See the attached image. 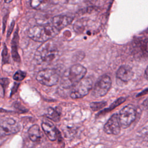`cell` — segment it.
Masks as SVG:
<instances>
[{
    "instance_id": "cell-22",
    "label": "cell",
    "mask_w": 148,
    "mask_h": 148,
    "mask_svg": "<svg viewBox=\"0 0 148 148\" xmlns=\"http://www.w3.org/2000/svg\"><path fill=\"white\" fill-rule=\"evenodd\" d=\"M143 105L145 109L148 110V98H147L143 102Z\"/></svg>"
},
{
    "instance_id": "cell-3",
    "label": "cell",
    "mask_w": 148,
    "mask_h": 148,
    "mask_svg": "<svg viewBox=\"0 0 148 148\" xmlns=\"http://www.w3.org/2000/svg\"><path fill=\"white\" fill-rule=\"evenodd\" d=\"M59 31L53 25H37L30 27L28 30V36L38 42H46L55 37Z\"/></svg>"
},
{
    "instance_id": "cell-13",
    "label": "cell",
    "mask_w": 148,
    "mask_h": 148,
    "mask_svg": "<svg viewBox=\"0 0 148 148\" xmlns=\"http://www.w3.org/2000/svg\"><path fill=\"white\" fill-rule=\"evenodd\" d=\"M42 128L50 140H55L57 138V132L55 127L49 122H43L42 123Z\"/></svg>"
},
{
    "instance_id": "cell-19",
    "label": "cell",
    "mask_w": 148,
    "mask_h": 148,
    "mask_svg": "<svg viewBox=\"0 0 148 148\" xmlns=\"http://www.w3.org/2000/svg\"><path fill=\"white\" fill-rule=\"evenodd\" d=\"M26 76L25 72L22 71H17L13 75V79L16 81H21Z\"/></svg>"
},
{
    "instance_id": "cell-11",
    "label": "cell",
    "mask_w": 148,
    "mask_h": 148,
    "mask_svg": "<svg viewBox=\"0 0 148 148\" xmlns=\"http://www.w3.org/2000/svg\"><path fill=\"white\" fill-rule=\"evenodd\" d=\"M134 76L131 68L127 65L121 66L116 72V77L123 82H127L130 80Z\"/></svg>"
},
{
    "instance_id": "cell-14",
    "label": "cell",
    "mask_w": 148,
    "mask_h": 148,
    "mask_svg": "<svg viewBox=\"0 0 148 148\" xmlns=\"http://www.w3.org/2000/svg\"><path fill=\"white\" fill-rule=\"evenodd\" d=\"M28 134L30 139L32 141L35 142H39L42 137V133L40 131V129L39 127L36 124L33 125L29 128Z\"/></svg>"
},
{
    "instance_id": "cell-8",
    "label": "cell",
    "mask_w": 148,
    "mask_h": 148,
    "mask_svg": "<svg viewBox=\"0 0 148 148\" xmlns=\"http://www.w3.org/2000/svg\"><path fill=\"white\" fill-rule=\"evenodd\" d=\"M20 129L19 123L12 118H4L1 121V134L5 135L14 134L18 132Z\"/></svg>"
},
{
    "instance_id": "cell-4",
    "label": "cell",
    "mask_w": 148,
    "mask_h": 148,
    "mask_svg": "<svg viewBox=\"0 0 148 148\" xmlns=\"http://www.w3.org/2000/svg\"><path fill=\"white\" fill-rule=\"evenodd\" d=\"M36 79L38 82L43 85L53 86L59 81V75L55 69L46 68L40 71L37 73Z\"/></svg>"
},
{
    "instance_id": "cell-20",
    "label": "cell",
    "mask_w": 148,
    "mask_h": 148,
    "mask_svg": "<svg viewBox=\"0 0 148 148\" xmlns=\"http://www.w3.org/2000/svg\"><path fill=\"white\" fill-rule=\"evenodd\" d=\"M9 56L8 53V50H7V48L6 45H4V48L2 51V60L3 62L4 63L8 62L9 61Z\"/></svg>"
},
{
    "instance_id": "cell-25",
    "label": "cell",
    "mask_w": 148,
    "mask_h": 148,
    "mask_svg": "<svg viewBox=\"0 0 148 148\" xmlns=\"http://www.w3.org/2000/svg\"><path fill=\"white\" fill-rule=\"evenodd\" d=\"M12 1H13V0H4L5 2V3H7L11 2Z\"/></svg>"
},
{
    "instance_id": "cell-6",
    "label": "cell",
    "mask_w": 148,
    "mask_h": 148,
    "mask_svg": "<svg viewBox=\"0 0 148 148\" xmlns=\"http://www.w3.org/2000/svg\"><path fill=\"white\" fill-rule=\"evenodd\" d=\"M136 116L135 108L132 105H128L124 107L120 112L119 119L121 127L126 128L134 121Z\"/></svg>"
},
{
    "instance_id": "cell-23",
    "label": "cell",
    "mask_w": 148,
    "mask_h": 148,
    "mask_svg": "<svg viewBox=\"0 0 148 148\" xmlns=\"http://www.w3.org/2000/svg\"><path fill=\"white\" fill-rule=\"evenodd\" d=\"M148 94V88L145 89V90H143L142 92H140V94H138V96H140V95H145V94Z\"/></svg>"
},
{
    "instance_id": "cell-16",
    "label": "cell",
    "mask_w": 148,
    "mask_h": 148,
    "mask_svg": "<svg viewBox=\"0 0 148 148\" xmlns=\"http://www.w3.org/2000/svg\"><path fill=\"white\" fill-rule=\"evenodd\" d=\"M18 43V34L17 31L16 32L13 38L12 43V54L13 59L16 61H18L20 60V57L17 52V45Z\"/></svg>"
},
{
    "instance_id": "cell-5",
    "label": "cell",
    "mask_w": 148,
    "mask_h": 148,
    "mask_svg": "<svg viewBox=\"0 0 148 148\" xmlns=\"http://www.w3.org/2000/svg\"><path fill=\"white\" fill-rule=\"evenodd\" d=\"M92 81L90 78H83L73 88L71 97L72 98H80L86 96L91 90Z\"/></svg>"
},
{
    "instance_id": "cell-15",
    "label": "cell",
    "mask_w": 148,
    "mask_h": 148,
    "mask_svg": "<svg viewBox=\"0 0 148 148\" xmlns=\"http://www.w3.org/2000/svg\"><path fill=\"white\" fill-rule=\"evenodd\" d=\"M50 0H31V6L36 10L46 9L51 5Z\"/></svg>"
},
{
    "instance_id": "cell-17",
    "label": "cell",
    "mask_w": 148,
    "mask_h": 148,
    "mask_svg": "<svg viewBox=\"0 0 148 148\" xmlns=\"http://www.w3.org/2000/svg\"><path fill=\"white\" fill-rule=\"evenodd\" d=\"M46 116L48 118L54 121H58L60 118V113L57 108H49L47 109Z\"/></svg>"
},
{
    "instance_id": "cell-7",
    "label": "cell",
    "mask_w": 148,
    "mask_h": 148,
    "mask_svg": "<svg viewBox=\"0 0 148 148\" xmlns=\"http://www.w3.org/2000/svg\"><path fill=\"white\" fill-rule=\"evenodd\" d=\"M112 84L110 77L107 75L101 76L96 82L92 90V95L95 97L105 95L109 90Z\"/></svg>"
},
{
    "instance_id": "cell-12",
    "label": "cell",
    "mask_w": 148,
    "mask_h": 148,
    "mask_svg": "<svg viewBox=\"0 0 148 148\" xmlns=\"http://www.w3.org/2000/svg\"><path fill=\"white\" fill-rule=\"evenodd\" d=\"M136 51L143 57H148V38H140L135 42Z\"/></svg>"
},
{
    "instance_id": "cell-21",
    "label": "cell",
    "mask_w": 148,
    "mask_h": 148,
    "mask_svg": "<svg viewBox=\"0 0 148 148\" xmlns=\"http://www.w3.org/2000/svg\"><path fill=\"white\" fill-rule=\"evenodd\" d=\"M125 100V99L124 98H123V97H121V98H119L118 99H117V100L112 105V106H110V107L109 109H112L116 107L117 106H118V105H120L121 103H123Z\"/></svg>"
},
{
    "instance_id": "cell-24",
    "label": "cell",
    "mask_w": 148,
    "mask_h": 148,
    "mask_svg": "<svg viewBox=\"0 0 148 148\" xmlns=\"http://www.w3.org/2000/svg\"><path fill=\"white\" fill-rule=\"evenodd\" d=\"M145 76L148 79V65H147V68L145 70Z\"/></svg>"
},
{
    "instance_id": "cell-1",
    "label": "cell",
    "mask_w": 148,
    "mask_h": 148,
    "mask_svg": "<svg viewBox=\"0 0 148 148\" xmlns=\"http://www.w3.org/2000/svg\"><path fill=\"white\" fill-rule=\"evenodd\" d=\"M58 56V50L56 45L51 40L42 44L36 50L35 60L38 64H48L55 61Z\"/></svg>"
},
{
    "instance_id": "cell-18",
    "label": "cell",
    "mask_w": 148,
    "mask_h": 148,
    "mask_svg": "<svg viewBox=\"0 0 148 148\" xmlns=\"http://www.w3.org/2000/svg\"><path fill=\"white\" fill-rule=\"evenodd\" d=\"M106 105L105 102H92L90 104L91 109L94 110L96 111L98 110Z\"/></svg>"
},
{
    "instance_id": "cell-10",
    "label": "cell",
    "mask_w": 148,
    "mask_h": 148,
    "mask_svg": "<svg viewBox=\"0 0 148 148\" xmlns=\"http://www.w3.org/2000/svg\"><path fill=\"white\" fill-rule=\"evenodd\" d=\"M73 20V18L71 16L65 15H58L52 18V25L59 31L71 24Z\"/></svg>"
},
{
    "instance_id": "cell-2",
    "label": "cell",
    "mask_w": 148,
    "mask_h": 148,
    "mask_svg": "<svg viewBox=\"0 0 148 148\" xmlns=\"http://www.w3.org/2000/svg\"><path fill=\"white\" fill-rule=\"evenodd\" d=\"M87 72L86 68L79 64H75L65 71L60 80V85L65 88L74 87L82 80Z\"/></svg>"
},
{
    "instance_id": "cell-9",
    "label": "cell",
    "mask_w": 148,
    "mask_h": 148,
    "mask_svg": "<svg viewBox=\"0 0 148 148\" xmlns=\"http://www.w3.org/2000/svg\"><path fill=\"white\" fill-rule=\"evenodd\" d=\"M121 124L119 116L117 114H113L104 126V131L108 134L117 135L120 132Z\"/></svg>"
}]
</instances>
